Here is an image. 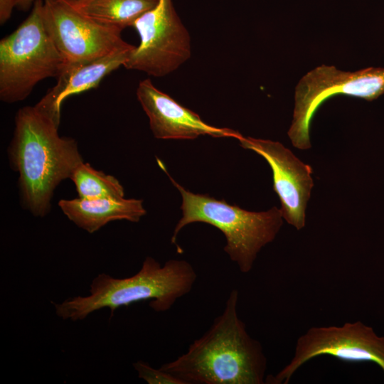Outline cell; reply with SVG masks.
<instances>
[{
  "mask_svg": "<svg viewBox=\"0 0 384 384\" xmlns=\"http://www.w3.org/2000/svg\"><path fill=\"white\" fill-rule=\"evenodd\" d=\"M58 206L70 220L90 233L114 220L139 222L146 213L142 200L134 198L79 197L60 200Z\"/></svg>",
  "mask_w": 384,
  "mask_h": 384,
  "instance_id": "4fadbf2b",
  "label": "cell"
},
{
  "mask_svg": "<svg viewBox=\"0 0 384 384\" xmlns=\"http://www.w3.org/2000/svg\"><path fill=\"white\" fill-rule=\"evenodd\" d=\"M137 97L149 118L150 129L157 139H194L208 135L238 139L242 136L236 130L205 122L197 113L158 89L149 78L139 82Z\"/></svg>",
  "mask_w": 384,
  "mask_h": 384,
  "instance_id": "8fae6325",
  "label": "cell"
},
{
  "mask_svg": "<svg viewBox=\"0 0 384 384\" xmlns=\"http://www.w3.org/2000/svg\"><path fill=\"white\" fill-rule=\"evenodd\" d=\"M196 279V272L186 260H170L161 266L148 256L135 274L114 278L99 274L90 284L89 295L70 297L54 307L60 319L73 321L103 308L110 309L112 315L121 306L145 301L154 311L164 312L191 291Z\"/></svg>",
  "mask_w": 384,
  "mask_h": 384,
  "instance_id": "3957f363",
  "label": "cell"
},
{
  "mask_svg": "<svg viewBox=\"0 0 384 384\" xmlns=\"http://www.w3.org/2000/svg\"><path fill=\"white\" fill-rule=\"evenodd\" d=\"M70 178L80 198H124V188L116 178L93 169L87 163H80Z\"/></svg>",
  "mask_w": 384,
  "mask_h": 384,
  "instance_id": "9a60e30c",
  "label": "cell"
},
{
  "mask_svg": "<svg viewBox=\"0 0 384 384\" xmlns=\"http://www.w3.org/2000/svg\"><path fill=\"white\" fill-rule=\"evenodd\" d=\"M78 12L98 22L124 29L152 9L157 0H65Z\"/></svg>",
  "mask_w": 384,
  "mask_h": 384,
  "instance_id": "5bb4252c",
  "label": "cell"
},
{
  "mask_svg": "<svg viewBox=\"0 0 384 384\" xmlns=\"http://www.w3.org/2000/svg\"><path fill=\"white\" fill-rule=\"evenodd\" d=\"M384 94V68L342 71L322 65L307 73L295 89L294 109L288 136L300 149L311 147L309 128L316 111L327 99L345 95L372 101Z\"/></svg>",
  "mask_w": 384,
  "mask_h": 384,
  "instance_id": "8992f818",
  "label": "cell"
},
{
  "mask_svg": "<svg viewBox=\"0 0 384 384\" xmlns=\"http://www.w3.org/2000/svg\"><path fill=\"white\" fill-rule=\"evenodd\" d=\"M58 127L35 105L19 109L15 117L9 159L19 174L22 202L35 216L48 213L55 188L83 162L77 142L60 137Z\"/></svg>",
  "mask_w": 384,
  "mask_h": 384,
  "instance_id": "7a4b0ae2",
  "label": "cell"
},
{
  "mask_svg": "<svg viewBox=\"0 0 384 384\" xmlns=\"http://www.w3.org/2000/svg\"><path fill=\"white\" fill-rule=\"evenodd\" d=\"M240 146L262 156L272 171L273 189L283 218L297 230L305 225V210L314 186L312 169L278 142L242 135Z\"/></svg>",
  "mask_w": 384,
  "mask_h": 384,
  "instance_id": "30bf717a",
  "label": "cell"
},
{
  "mask_svg": "<svg viewBox=\"0 0 384 384\" xmlns=\"http://www.w3.org/2000/svg\"><path fill=\"white\" fill-rule=\"evenodd\" d=\"M36 0H16V8L22 11L31 9Z\"/></svg>",
  "mask_w": 384,
  "mask_h": 384,
  "instance_id": "ac0fdd59",
  "label": "cell"
},
{
  "mask_svg": "<svg viewBox=\"0 0 384 384\" xmlns=\"http://www.w3.org/2000/svg\"><path fill=\"white\" fill-rule=\"evenodd\" d=\"M238 300V290L233 289L208 330L160 368L185 384H265L267 358L239 317Z\"/></svg>",
  "mask_w": 384,
  "mask_h": 384,
  "instance_id": "6da1fadb",
  "label": "cell"
},
{
  "mask_svg": "<svg viewBox=\"0 0 384 384\" xmlns=\"http://www.w3.org/2000/svg\"><path fill=\"white\" fill-rule=\"evenodd\" d=\"M139 378L149 384H185L181 380L161 368L155 369L148 363L139 361L133 363Z\"/></svg>",
  "mask_w": 384,
  "mask_h": 384,
  "instance_id": "2e32d148",
  "label": "cell"
},
{
  "mask_svg": "<svg viewBox=\"0 0 384 384\" xmlns=\"http://www.w3.org/2000/svg\"><path fill=\"white\" fill-rule=\"evenodd\" d=\"M43 15L65 63L90 60L132 46L122 39L123 29L84 16L65 0H44Z\"/></svg>",
  "mask_w": 384,
  "mask_h": 384,
  "instance_id": "9c48e42d",
  "label": "cell"
},
{
  "mask_svg": "<svg viewBox=\"0 0 384 384\" xmlns=\"http://www.w3.org/2000/svg\"><path fill=\"white\" fill-rule=\"evenodd\" d=\"M43 0H36L28 17L0 41V100H25L41 80L57 78L65 61L46 26Z\"/></svg>",
  "mask_w": 384,
  "mask_h": 384,
  "instance_id": "5b68a950",
  "label": "cell"
},
{
  "mask_svg": "<svg viewBox=\"0 0 384 384\" xmlns=\"http://www.w3.org/2000/svg\"><path fill=\"white\" fill-rule=\"evenodd\" d=\"M16 8V0H0V24L9 21L13 10Z\"/></svg>",
  "mask_w": 384,
  "mask_h": 384,
  "instance_id": "e0dca14e",
  "label": "cell"
},
{
  "mask_svg": "<svg viewBox=\"0 0 384 384\" xmlns=\"http://www.w3.org/2000/svg\"><path fill=\"white\" fill-rule=\"evenodd\" d=\"M135 46L84 62L65 63L56 84L35 105L60 125V110L68 97L97 87L107 75L124 66Z\"/></svg>",
  "mask_w": 384,
  "mask_h": 384,
  "instance_id": "7c38bea8",
  "label": "cell"
},
{
  "mask_svg": "<svg viewBox=\"0 0 384 384\" xmlns=\"http://www.w3.org/2000/svg\"><path fill=\"white\" fill-rule=\"evenodd\" d=\"M166 173L182 197V218L174 228L171 242L176 244L180 230L190 223L210 224L224 234V251L230 260L242 273L250 272L259 252L279 233L283 223L281 210L273 207L267 211H248L224 199L190 192Z\"/></svg>",
  "mask_w": 384,
  "mask_h": 384,
  "instance_id": "277c9868",
  "label": "cell"
},
{
  "mask_svg": "<svg viewBox=\"0 0 384 384\" xmlns=\"http://www.w3.org/2000/svg\"><path fill=\"white\" fill-rule=\"evenodd\" d=\"M321 356L345 361L372 362L384 374V336L361 321L312 326L297 338L289 362L274 375H267L265 383L287 384L302 366Z\"/></svg>",
  "mask_w": 384,
  "mask_h": 384,
  "instance_id": "52a82bcc",
  "label": "cell"
},
{
  "mask_svg": "<svg viewBox=\"0 0 384 384\" xmlns=\"http://www.w3.org/2000/svg\"><path fill=\"white\" fill-rule=\"evenodd\" d=\"M132 27L139 35V44L124 63L127 69L160 78L175 71L190 58L191 37L172 0H157Z\"/></svg>",
  "mask_w": 384,
  "mask_h": 384,
  "instance_id": "ba28073f",
  "label": "cell"
}]
</instances>
